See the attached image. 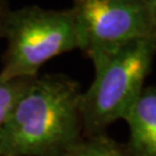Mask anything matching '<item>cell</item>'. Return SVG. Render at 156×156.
Segmentation results:
<instances>
[{
  "label": "cell",
  "instance_id": "cell-6",
  "mask_svg": "<svg viewBox=\"0 0 156 156\" xmlns=\"http://www.w3.org/2000/svg\"><path fill=\"white\" fill-rule=\"evenodd\" d=\"M65 156H128L125 146L108 134L98 133L82 136Z\"/></svg>",
  "mask_w": 156,
  "mask_h": 156
},
{
  "label": "cell",
  "instance_id": "cell-5",
  "mask_svg": "<svg viewBox=\"0 0 156 156\" xmlns=\"http://www.w3.org/2000/svg\"><path fill=\"white\" fill-rule=\"evenodd\" d=\"M129 127L128 156H156V89L144 87L122 117Z\"/></svg>",
  "mask_w": 156,
  "mask_h": 156
},
{
  "label": "cell",
  "instance_id": "cell-4",
  "mask_svg": "<svg viewBox=\"0 0 156 156\" xmlns=\"http://www.w3.org/2000/svg\"><path fill=\"white\" fill-rule=\"evenodd\" d=\"M80 49L87 57L156 37V4L148 0H73Z\"/></svg>",
  "mask_w": 156,
  "mask_h": 156
},
{
  "label": "cell",
  "instance_id": "cell-1",
  "mask_svg": "<svg viewBox=\"0 0 156 156\" xmlns=\"http://www.w3.org/2000/svg\"><path fill=\"white\" fill-rule=\"evenodd\" d=\"M81 84L65 74L37 75L14 105L0 156H65L82 138Z\"/></svg>",
  "mask_w": 156,
  "mask_h": 156
},
{
  "label": "cell",
  "instance_id": "cell-7",
  "mask_svg": "<svg viewBox=\"0 0 156 156\" xmlns=\"http://www.w3.org/2000/svg\"><path fill=\"white\" fill-rule=\"evenodd\" d=\"M34 78L4 79L0 76V138L8 116Z\"/></svg>",
  "mask_w": 156,
  "mask_h": 156
},
{
  "label": "cell",
  "instance_id": "cell-8",
  "mask_svg": "<svg viewBox=\"0 0 156 156\" xmlns=\"http://www.w3.org/2000/svg\"><path fill=\"white\" fill-rule=\"evenodd\" d=\"M9 8V0H0V38L4 37V28H5L6 17Z\"/></svg>",
  "mask_w": 156,
  "mask_h": 156
},
{
  "label": "cell",
  "instance_id": "cell-2",
  "mask_svg": "<svg viewBox=\"0 0 156 156\" xmlns=\"http://www.w3.org/2000/svg\"><path fill=\"white\" fill-rule=\"evenodd\" d=\"M156 53V37L135 41L91 57L95 76L80 97L82 136L104 133L122 119L145 87Z\"/></svg>",
  "mask_w": 156,
  "mask_h": 156
},
{
  "label": "cell",
  "instance_id": "cell-3",
  "mask_svg": "<svg viewBox=\"0 0 156 156\" xmlns=\"http://www.w3.org/2000/svg\"><path fill=\"white\" fill-rule=\"evenodd\" d=\"M7 48L0 76L35 78L39 68L55 57L80 49V38L72 8L46 9L24 6L11 9L4 28Z\"/></svg>",
  "mask_w": 156,
  "mask_h": 156
},
{
  "label": "cell",
  "instance_id": "cell-9",
  "mask_svg": "<svg viewBox=\"0 0 156 156\" xmlns=\"http://www.w3.org/2000/svg\"><path fill=\"white\" fill-rule=\"evenodd\" d=\"M148 1H151V2H153V4H156V0H148Z\"/></svg>",
  "mask_w": 156,
  "mask_h": 156
}]
</instances>
